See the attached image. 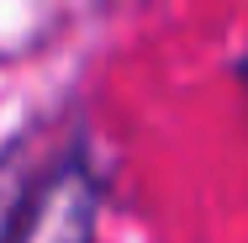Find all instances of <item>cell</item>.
Instances as JSON below:
<instances>
[{
    "mask_svg": "<svg viewBox=\"0 0 248 243\" xmlns=\"http://www.w3.org/2000/svg\"><path fill=\"white\" fill-rule=\"evenodd\" d=\"M100 201H106V185L90 169L85 148H69L37 175L16 243H95Z\"/></svg>",
    "mask_w": 248,
    "mask_h": 243,
    "instance_id": "1",
    "label": "cell"
},
{
    "mask_svg": "<svg viewBox=\"0 0 248 243\" xmlns=\"http://www.w3.org/2000/svg\"><path fill=\"white\" fill-rule=\"evenodd\" d=\"M32 191H37L32 148H27V138H11V143L0 148V243H16V227L27 217Z\"/></svg>",
    "mask_w": 248,
    "mask_h": 243,
    "instance_id": "2",
    "label": "cell"
},
{
    "mask_svg": "<svg viewBox=\"0 0 248 243\" xmlns=\"http://www.w3.org/2000/svg\"><path fill=\"white\" fill-rule=\"evenodd\" d=\"M238 85L248 90V58H238Z\"/></svg>",
    "mask_w": 248,
    "mask_h": 243,
    "instance_id": "3",
    "label": "cell"
}]
</instances>
